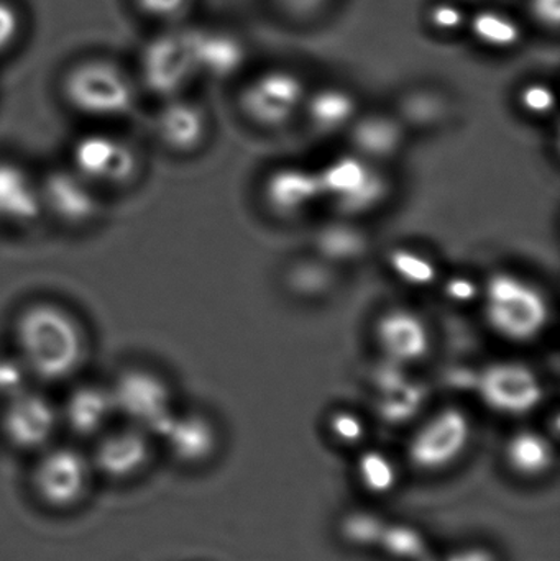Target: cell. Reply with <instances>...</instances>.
Returning <instances> with one entry per match:
<instances>
[{
    "mask_svg": "<svg viewBox=\"0 0 560 561\" xmlns=\"http://www.w3.org/2000/svg\"><path fill=\"white\" fill-rule=\"evenodd\" d=\"M12 339L16 359L30 378L46 385L71 379L88 353L81 322L52 300L23 307L13 320Z\"/></svg>",
    "mask_w": 560,
    "mask_h": 561,
    "instance_id": "cell-1",
    "label": "cell"
},
{
    "mask_svg": "<svg viewBox=\"0 0 560 561\" xmlns=\"http://www.w3.org/2000/svg\"><path fill=\"white\" fill-rule=\"evenodd\" d=\"M483 310L493 332L510 342L538 339L549 323L551 309L541 289L513 273H495L483 289Z\"/></svg>",
    "mask_w": 560,
    "mask_h": 561,
    "instance_id": "cell-2",
    "label": "cell"
},
{
    "mask_svg": "<svg viewBox=\"0 0 560 561\" xmlns=\"http://www.w3.org/2000/svg\"><path fill=\"white\" fill-rule=\"evenodd\" d=\"M62 95L72 111L92 121H117L132 114L137 101L132 79L102 59L81 62L66 75Z\"/></svg>",
    "mask_w": 560,
    "mask_h": 561,
    "instance_id": "cell-3",
    "label": "cell"
},
{
    "mask_svg": "<svg viewBox=\"0 0 560 561\" xmlns=\"http://www.w3.org/2000/svg\"><path fill=\"white\" fill-rule=\"evenodd\" d=\"M108 386L118 417L151 437H160L178 412L170 386L151 369H124Z\"/></svg>",
    "mask_w": 560,
    "mask_h": 561,
    "instance_id": "cell-4",
    "label": "cell"
},
{
    "mask_svg": "<svg viewBox=\"0 0 560 561\" xmlns=\"http://www.w3.org/2000/svg\"><path fill=\"white\" fill-rule=\"evenodd\" d=\"M68 164L98 190H118L137 180L140 154L118 135L89 131L71 145Z\"/></svg>",
    "mask_w": 560,
    "mask_h": 561,
    "instance_id": "cell-5",
    "label": "cell"
},
{
    "mask_svg": "<svg viewBox=\"0 0 560 561\" xmlns=\"http://www.w3.org/2000/svg\"><path fill=\"white\" fill-rule=\"evenodd\" d=\"M92 471L91 458L78 448H45L33 467V493L49 510H72L88 494Z\"/></svg>",
    "mask_w": 560,
    "mask_h": 561,
    "instance_id": "cell-6",
    "label": "cell"
},
{
    "mask_svg": "<svg viewBox=\"0 0 560 561\" xmlns=\"http://www.w3.org/2000/svg\"><path fill=\"white\" fill-rule=\"evenodd\" d=\"M43 217L68 229H85L98 222L104 210L101 190L69 164L52 168L38 178Z\"/></svg>",
    "mask_w": 560,
    "mask_h": 561,
    "instance_id": "cell-7",
    "label": "cell"
},
{
    "mask_svg": "<svg viewBox=\"0 0 560 561\" xmlns=\"http://www.w3.org/2000/svg\"><path fill=\"white\" fill-rule=\"evenodd\" d=\"M306 84L298 72L286 68L266 69L243 85L240 111L253 124L278 128L288 124L305 105Z\"/></svg>",
    "mask_w": 560,
    "mask_h": 561,
    "instance_id": "cell-8",
    "label": "cell"
},
{
    "mask_svg": "<svg viewBox=\"0 0 560 561\" xmlns=\"http://www.w3.org/2000/svg\"><path fill=\"white\" fill-rule=\"evenodd\" d=\"M473 388L487 408L505 415L529 414L545 399V386L539 376L518 362L485 366L473 378Z\"/></svg>",
    "mask_w": 560,
    "mask_h": 561,
    "instance_id": "cell-9",
    "label": "cell"
},
{
    "mask_svg": "<svg viewBox=\"0 0 560 561\" xmlns=\"http://www.w3.org/2000/svg\"><path fill=\"white\" fill-rule=\"evenodd\" d=\"M472 437V424L459 408H447L424 422L408 445L418 470L439 471L459 460Z\"/></svg>",
    "mask_w": 560,
    "mask_h": 561,
    "instance_id": "cell-10",
    "label": "cell"
},
{
    "mask_svg": "<svg viewBox=\"0 0 560 561\" xmlns=\"http://www.w3.org/2000/svg\"><path fill=\"white\" fill-rule=\"evenodd\" d=\"M59 425V409L42 392L23 389L2 405L0 431L16 450H45Z\"/></svg>",
    "mask_w": 560,
    "mask_h": 561,
    "instance_id": "cell-11",
    "label": "cell"
},
{
    "mask_svg": "<svg viewBox=\"0 0 560 561\" xmlns=\"http://www.w3.org/2000/svg\"><path fill=\"white\" fill-rule=\"evenodd\" d=\"M197 75L187 32L161 36L145 51L141 61L144 84L158 98H178Z\"/></svg>",
    "mask_w": 560,
    "mask_h": 561,
    "instance_id": "cell-12",
    "label": "cell"
},
{
    "mask_svg": "<svg viewBox=\"0 0 560 561\" xmlns=\"http://www.w3.org/2000/svg\"><path fill=\"white\" fill-rule=\"evenodd\" d=\"M151 435L127 424L107 428L99 435L92 451V470L111 481H127L138 477L150 465Z\"/></svg>",
    "mask_w": 560,
    "mask_h": 561,
    "instance_id": "cell-13",
    "label": "cell"
},
{
    "mask_svg": "<svg viewBox=\"0 0 560 561\" xmlns=\"http://www.w3.org/2000/svg\"><path fill=\"white\" fill-rule=\"evenodd\" d=\"M114 417L111 386L88 381L71 389L59 409V422L78 438H98Z\"/></svg>",
    "mask_w": 560,
    "mask_h": 561,
    "instance_id": "cell-14",
    "label": "cell"
},
{
    "mask_svg": "<svg viewBox=\"0 0 560 561\" xmlns=\"http://www.w3.org/2000/svg\"><path fill=\"white\" fill-rule=\"evenodd\" d=\"M207 117L204 108L187 99H167L153 117V137L164 150L190 154L206 140Z\"/></svg>",
    "mask_w": 560,
    "mask_h": 561,
    "instance_id": "cell-15",
    "label": "cell"
},
{
    "mask_svg": "<svg viewBox=\"0 0 560 561\" xmlns=\"http://www.w3.org/2000/svg\"><path fill=\"white\" fill-rule=\"evenodd\" d=\"M378 345L390 362L411 365L426 358L431 333L418 313L407 309L385 312L375 325Z\"/></svg>",
    "mask_w": 560,
    "mask_h": 561,
    "instance_id": "cell-16",
    "label": "cell"
},
{
    "mask_svg": "<svg viewBox=\"0 0 560 561\" xmlns=\"http://www.w3.org/2000/svg\"><path fill=\"white\" fill-rule=\"evenodd\" d=\"M42 217L38 178L16 161L0 160V226H32Z\"/></svg>",
    "mask_w": 560,
    "mask_h": 561,
    "instance_id": "cell-17",
    "label": "cell"
},
{
    "mask_svg": "<svg viewBox=\"0 0 560 561\" xmlns=\"http://www.w3.org/2000/svg\"><path fill=\"white\" fill-rule=\"evenodd\" d=\"M263 196L273 213L292 217L309 209L322 196L318 171L285 167L266 178Z\"/></svg>",
    "mask_w": 560,
    "mask_h": 561,
    "instance_id": "cell-18",
    "label": "cell"
},
{
    "mask_svg": "<svg viewBox=\"0 0 560 561\" xmlns=\"http://www.w3.org/2000/svg\"><path fill=\"white\" fill-rule=\"evenodd\" d=\"M190 35L191 49L197 72H206L216 79L237 75L245 65V43L226 30H194Z\"/></svg>",
    "mask_w": 560,
    "mask_h": 561,
    "instance_id": "cell-19",
    "label": "cell"
},
{
    "mask_svg": "<svg viewBox=\"0 0 560 561\" xmlns=\"http://www.w3.org/2000/svg\"><path fill=\"white\" fill-rule=\"evenodd\" d=\"M174 460L181 463H203L213 457L217 447V434L213 422L204 415L176 412L160 437Z\"/></svg>",
    "mask_w": 560,
    "mask_h": 561,
    "instance_id": "cell-20",
    "label": "cell"
},
{
    "mask_svg": "<svg viewBox=\"0 0 560 561\" xmlns=\"http://www.w3.org/2000/svg\"><path fill=\"white\" fill-rule=\"evenodd\" d=\"M403 141V124L390 115L368 114L351 124V144L355 154L368 163L397 157Z\"/></svg>",
    "mask_w": 560,
    "mask_h": 561,
    "instance_id": "cell-21",
    "label": "cell"
},
{
    "mask_svg": "<svg viewBox=\"0 0 560 561\" xmlns=\"http://www.w3.org/2000/svg\"><path fill=\"white\" fill-rule=\"evenodd\" d=\"M305 104L309 122L321 134L344 130L357 118V99L351 91L338 85L318 89Z\"/></svg>",
    "mask_w": 560,
    "mask_h": 561,
    "instance_id": "cell-22",
    "label": "cell"
},
{
    "mask_svg": "<svg viewBox=\"0 0 560 561\" xmlns=\"http://www.w3.org/2000/svg\"><path fill=\"white\" fill-rule=\"evenodd\" d=\"M467 28L480 46L492 51H510L525 38V30L519 20L506 10L493 7L477 10L469 15Z\"/></svg>",
    "mask_w": 560,
    "mask_h": 561,
    "instance_id": "cell-23",
    "label": "cell"
},
{
    "mask_svg": "<svg viewBox=\"0 0 560 561\" xmlns=\"http://www.w3.org/2000/svg\"><path fill=\"white\" fill-rule=\"evenodd\" d=\"M505 458L515 473L536 478L551 470L556 451L545 435L535 431H522L510 438L505 447Z\"/></svg>",
    "mask_w": 560,
    "mask_h": 561,
    "instance_id": "cell-24",
    "label": "cell"
},
{
    "mask_svg": "<svg viewBox=\"0 0 560 561\" xmlns=\"http://www.w3.org/2000/svg\"><path fill=\"white\" fill-rule=\"evenodd\" d=\"M374 170V163H368L358 154L334 158L331 163L318 171L322 196L334 201V204L347 199L367 183Z\"/></svg>",
    "mask_w": 560,
    "mask_h": 561,
    "instance_id": "cell-25",
    "label": "cell"
},
{
    "mask_svg": "<svg viewBox=\"0 0 560 561\" xmlns=\"http://www.w3.org/2000/svg\"><path fill=\"white\" fill-rule=\"evenodd\" d=\"M319 253L328 262L351 263L367 252V239L361 230L351 226H329L319 232L316 240Z\"/></svg>",
    "mask_w": 560,
    "mask_h": 561,
    "instance_id": "cell-26",
    "label": "cell"
},
{
    "mask_svg": "<svg viewBox=\"0 0 560 561\" xmlns=\"http://www.w3.org/2000/svg\"><path fill=\"white\" fill-rule=\"evenodd\" d=\"M378 549L401 561H421L430 556V543L418 527L388 520Z\"/></svg>",
    "mask_w": 560,
    "mask_h": 561,
    "instance_id": "cell-27",
    "label": "cell"
},
{
    "mask_svg": "<svg viewBox=\"0 0 560 561\" xmlns=\"http://www.w3.org/2000/svg\"><path fill=\"white\" fill-rule=\"evenodd\" d=\"M357 478L367 493L384 496L397 488V465L384 451L367 450L358 457Z\"/></svg>",
    "mask_w": 560,
    "mask_h": 561,
    "instance_id": "cell-28",
    "label": "cell"
},
{
    "mask_svg": "<svg viewBox=\"0 0 560 561\" xmlns=\"http://www.w3.org/2000/svg\"><path fill=\"white\" fill-rule=\"evenodd\" d=\"M388 265L398 279L408 286L427 287L437 280V266L423 253L410 249H397L388 256Z\"/></svg>",
    "mask_w": 560,
    "mask_h": 561,
    "instance_id": "cell-29",
    "label": "cell"
},
{
    "mask_svg": "<svg viewBox=\"0 0 560 561\" xmlns=\"http://www.w3.org/2000/svg\"><path fill=\"white\" fill-rule=\"evenodd\" d=\"M388 520L372 511H354L341 523V536L357 549H378Z\"/></svg>",
    "mask_w": 560,
    "mask_h": 561,
    "instance_id": "cell-30",
    "label": "cell"
},
{
    "mask_svg": "<svg viewBox=\"0 0 560 561\" xmlns=\"http://www.w3.org/2000/svg\"><path fill=\"white\" fill-rule=\"evenodd\" d=\"M388 194H390V181L375 168L367 183L347 199L335 204V207L345 216H362L380 207L387 201Z\"/></svg>",
    "mask_w": 560,
    "mask_h": 561,
    "instance_id": "cell-31",
    "label": "cell"
},
{
    "mask_svg": "<svg viewBox=\"0 0 560 561\" xmlns=\"http://www.w3.org/2000/svg\"><path fill=\"white\" fill-rule=\"evenodd\" d=\"M423 394L416 386L403 385L397 388L381 391V401L378 402V412L388 424H401L416 414L420 409Z\"/></svg>",
    "mask_w": 560,
    "mask_h": 561,
    "instance_id": "cell-32",
    "label": "cell"
},
{
    "mask_svg": "<svg viewBox=\"0 0 560 561\" xmlns=\"http://www.w3.org/2000/svg\"><path fill=\"white\" fill-rule=\"evenodd\" d=\"M427 22L436 32L453 35V33H459L467 28L469 13L453 0H439L427 10Z\"/></svg>",
    "mask_w": 560,
    "mask_h": 561,
    "instance_id": "cell-33",
    "label": "cell"
},
{
    "mask_svg": "<svg viewBox=\"0 0 560 561\" xmlns=\"http://www.w3.org/2000/svg\"><path fill=\"white\" fill-rule=\"evenodd\" d=\"M519 107L533 117H546L556 111V95L546 82H529L518 94Z\"/></svg>",
    "mask_w": 560,
    "mask_h": 561,
    "instance_id": "cell-34",
    "label": "cell"
},
{
    "mask_svg": "<svg viewBox=\"0 0 560 561\" xmlns=\"http://www.w3.org/2000/svg\"><path fill=\"white\" fill-rule=\"evenodd\" d=\"M404 114L421 124H431L443 115L444 102L441 95L430 91H418L407 95L403 102Z\"/></svg>",
    "mask_w": 560,
    "mask_h": 561,
    "instance_id": "cell-35",
    "label": "cell"
},
{
    "mask_svg": "<svg viewBox=\"0 0 560 561\" xmlns=\"http://www.w3.org/2000/svg\"><path fill=\"white\" fill-rule=\"evenodd\" d=\"M28 373L23 368L22 363L16 359V356H0V408L13 396L22 392L28 379Z\"/></svg>",
    "mask_w": 560,
    "mask_h": 561,
    "instance_id": "cell-36",
    "label": "cell"
},
{
    "mask_svg": "<svg viewBox=\"0 0 560 561\" xmlns=\"http://www.w3.org/2000/svg\"><path fill=\"white\" fill-rule=\"evenodd\" d=\"M329 431L335 440L344 445H355L364 440L367 425L351 411L334 412L329 419Z\"/></svg>",
    "mask_w": 560,
    "mask_h": 561,
    "instance_id": "cell-37",
    "label": "cell"
},
{
    "mask_svg": "<svg viewBox=\"0 0 560 561\" xmlns=\"http://www.w3.org/2000/svg\"><path fill=\"white\" fill-rule=\"evenodd\" d=\"M292 284L296 293L312 297L324 293L331 284V278L322 266L302 265L292 273Z\"/></svg>",
    "mask_w": 560,
    "mask_h": 561,
    "instance_id": "cell-38",
    "label": "cell"
},
{
    "mask_svg": "<svg viewBox=\"0 0 560 561\" xmlns=\"http://www.w3.org/2000/svg\"><path fill=\"white\" fill-rule=\"evenodd\" d=\"M22 20L9 0H0V56L5 55L19 38Z\"/></svg>",
    "mask_w": 560,
    "mask_h": 561,
    "instance_id": "cell-39",
    "label": "cell"
},
{
    "mask_svg": "<svg viewBox=\"0 0 560 561\" xmlns=\"http://www.w3.org/2000/svg\"><path fill=\"white\" fill-rule=\"evenodd\" d=\"M190 2L191 0H135L141 13L158 20L176 19Z\"/></svg>",
    "mask_w": 560,
    "mask_h": 561,
    "instance_id": "cell-40",
    "label": "cell"
},
{
    "mask_svg": "<svg viewBox=\"0 0 560 561\" xmlns=\"http://www.w3.org/2000/svg\"><path fill=\"white\" fill-rule=\"evenodd\" d=\"M529 15L541 28L558 32L560 0H528Z\"/></svg>",
    "mask_w": 560,
    "mask_h": 561,
    "instance_id": "cell-41",
    "label": "cell"
},
{
    "mask_svg": "<svg viewBox=\"0 0 560 561\" xmlns=\"http://www.w3.org/2000/svg\"><path fill=\"white\" fill-rule=\"evenodd\" d=\"M444 294L454 304H470L479 297L480 289L476 280L467 276H453L444 284Z\"/></svg>",
    "mask_w": 560,
    "mask_h": 561,
    "instance_id": "cell-42",
    "label": "cell"
},
{
    "mask_svg": "<svg viewBox=\"0 0 560 561\" xmlns=\"http://www.w3.org/2000/svg\"><path fill=\"white\" fill-rule=\"evenodd\" d=\"M421 561H496V556L482 547H470V549L457 550L444 557L427 556Z\"/></svg>",
    "mask_w": 560,
    "mask_h": 561,
    "instance_id": "cell-43",
    "label": "cell"
},
{
    "mask_svg": "<svg viewBox=\"0 0 560 561\" xmlns=\"http://www.w3.org/2000/svg\"><path fill=\"white\" fill-rule=\"evenodd\" d=\"M298 2H299V3H305V2H306V0H296V3H298Z\"/></svg>",
    "mask_w": 560,
    "mask_h": 561,
    "instance_id": "cell-44",
    "label": "cell"
}]
</instances>
